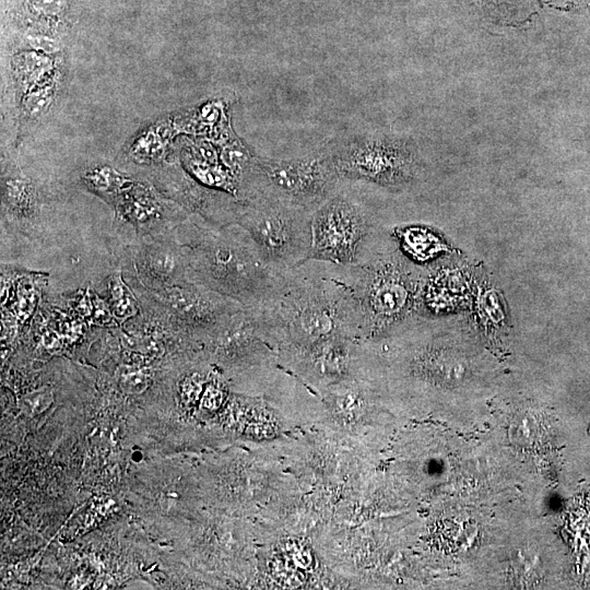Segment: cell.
Instances as JSON below:
<instances>
[{"mask_svg":"<svg viewBox=\"0 0 590 590\" xmlns=\"http://www.w3.org/2000/svg\"><path fill=\"white\" fill-rule=\"evenodd\" d=\"M352 295L359 340L375 342L422 316L427 271L409 259L390 233L376 228L355 264H338Z\"/></svg>","mask_w":590,"mask_h":590,"instance_id":"1","label":"cell"},{"mask_svg":"<svg viewBox=\"0 0 590 590\" xmlns=\"http://www.w3.org/2000/svg\"><path fill=\"white\" fill-rule=\"evenodd\" d=\"M281 274L280 288L259 307L279 354L335 334L359 340L354 302L337 263L309 259Z\"/></svg>","mask_w":590,"mask_h":590,"instance_id":"2","label":"cell"},{"mask_svg":"<svg viewBox=\"0 0 590 590\" xmlns=\"http://www.w3.org/2000/svg\"><path fill=\"white\" fill-rule=\"evenodd\" d=\"M186 256L197 284L244 307H262L282 283V274L264 262L252 237L236 223L194 227Z\"/></svg>","mask_w":590,"mask_h":590,"instance_id":"3","label":"cell"},{"mask_svg":"<svg viewBox=\"0 0 590 590\" xmlns=\"http://www.w3.org/2000/svg\"><path fill=\"white\" fill-rule=\"evenodd\" d=\"M329 150L291 158H257L247 177L243 201L263 197L315 211L340 187Z\"/></svg>","mask_w":590,"mask_h":590,"instance_id":"4","label":"cell"},{"mask_svg":"<svg viewBox=\"0 0 590 590\" xmlns=\"http://www.w3.org/2000/svg\"><path fill=\"white\" fill-rule=\"evenodd\" d=\"M312 211L256 197L241 201L236 224L255 240L264 262L283 273L310 259Z\"/></svg>","mask_w":590,"mask_h":590,"instance_id":"5","label":"cell"},{"mask_svg":"<svg viewBox=\"0 0 590 590\" xmlns=\"http://www.w3.org/2000/svg\"><path fill=\"white\" fill-rule=\"evenodd\" d=\"M329 154L342 180H361L389 189L409 187L421 170L416 152L402 140L356 137L329 149Z\"/></svg>","mask_w":590,"mask_h":590,"instance_id":"6","label":"cell"},{"mask_svg":"<svg viewBox=\"0 0 590 590\" xmlns=\"http://www.w3.org/2000/svg\"><path fill=\"white\" fill-rule=\"evenodd\" d=\"M376 228L369 212L337 189L312 213L310 259L355 264Z\"/></svg>","mask_w":590,"mask_h":590,"instance_id":"7","label":"cell"},{"mask_svg":"<svg viewBox=\"0 0 590 590\" xmlns=\"http://www.w3.org/2000/svg\"><path fill=\"white\" fill-rule=\"evenodd\" d=\"M10 67L15 101H17L22 94L63 70V62L57 54L20 49L12 55Z\"/></svg>","mask_w":590,"mask_h":590,"instance_id":"8","label":"cell"},{"mask_svg":"<svg viewBox=\"0 0 590 590\" xmlns=\"http://www.w3.org/2000/svg\"><path fill=\"white\" fill-rule=\"evenodd\" d=\"M62 73L63 70L25 92L16 101L17 138L24 137L48 114L57 99Z\"/></svg>","mask_w":590,"mask_h":590,"instance_id":"9","label":"cell"},{"mask_svg":"<svg viewBox=\"0 0 590 590\" xmlns=\"http://www.w3.org/2000/svg\"><path fill=\"white\" fill-rule=\"evenodd\" d=\"M476 323L486 334L505 333L510 320L506 302L487 279H482L474 295Z\"/></svg>","mask_w":590,"mask_h":590,"instance_id":"10","label":"cell"},{"mask_svg":"<svg viewBox=\"0 0 590 590\" xmlns=\"http://www.w3.org/2000/svg\"><path fill=\"white\" fill-rule=\"evenodd\" d=\"M169 122L158 121L142 129L130 146V155L137 161H143V163L161 161L165 156L169 139L174 134L175 126L170 127Z\"/></svg>","mask_w":590,"mask_h":590,"instance_id":"11","label":"cell"},{"mask_svg":"<svg viewBox=\"0 0 590 590\" xmlns=\"http://www.w3.org/2000/svg\"><path fill=\"white\" fill-rule=\"evenodd\" d=\"M188 260L182 261L179 252L168 249H154L146 255L145 268L149 274L160 280L177 279L185 272Z\"/></svg>","mask_w":590,"mask_h":590,"instance_id":"12","label":"cell"},{"mask_svg":"<svg viewBox=\"0 0 590 590\" xmlns=\"http://www.w3.org/2000/svg\"><path fill=\"white\" fill-rule=\"evenodd\" d=\"M3 201L12 211L28 213L35 203V189L30 180L21 176H11L2 182Z\"/></svg>","mask_w":590,"mask_h":590,"instance_id":"13","label":"cell"},{"mask_svg":"<svg viewBox=\"0 0 590 590\" xmlns=\"http://www.w3.org/2000/svg\"><path fill=\"white\" fill-rule=\"evenodd\" d=\"M84 180L92 190L103 196L117 193L131 184L116 169L108 166H99L87 170Z\"/></svg>","mask_w":590,"mask_h":590,"instance_id":"14","label":"cell"},{"mask_svg":"<svg viewBox=\"0 0 590 590\" xmlns=\"http://www.w3.org/2000/svg\"><path fill=\"white\" fill-rule=\"evenodd\" d=\"M109 287L114 302L115 315L120 319L132 316L135 312V302L120 276L113 278Z\"/></svg>","mask_w":590,"mask_h":590,"instance_id":"15","label":"cell"},{"mask_svg":"<svg viewBox=\"0 0 590 590\" xmlns=\"http://www.w3.org/2000/svg\"><path fill=\"white\" fill-rule=\"evenodd\" d=\"M52 401V391L49 388H42L23 396L20 409L25 415L35 416L47 410Z\"/></svg>","mask_w":590,"mask_h":590,"instance_id":"16","label":"cell"},{"mask_svg":"<svg viewBox=\"0 0 590 590\" xmlns=\"http://www.w3.org/2000/svg\"><path fill=\"white\" fill-rule=\"evenodd\" d=\"M120 384L129 393H141L151 384V376L145 369L126 370L121 374Z\"/></svg>","mask_w":590,"mask_h":590,"instance_id":"17","label":"cell"},{"mask_svg":"<svg viewBox=\"0 0 590 590\" xmlns=\"http://www.w3.org/2000/svg\"><path fill=\"white\" fill-rule=\"evenodd\" d=\"M477 8L491 14H506L515 8L517 0H470Z\"/></svg>","mask_w":590,"mask_h":590,"instance_id":"18","label":"cell"}]
</instances>
